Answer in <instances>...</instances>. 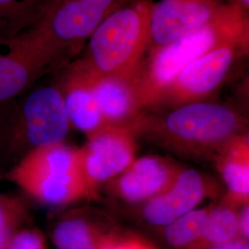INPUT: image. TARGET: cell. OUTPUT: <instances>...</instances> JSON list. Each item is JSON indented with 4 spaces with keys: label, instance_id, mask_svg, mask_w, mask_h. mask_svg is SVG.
<instances>
[{
    "label": "cell",
    "instance_id": "6da1fadb",
    "mask_svg": "<svg viewBox=\"0 0 249 249\" xmlns=\"http://www.w3.org/2000/svg\"><path fill=\"white\" fill-rule=\"evenodd\" d=\"M151 6L147 1L134 2L108 15L89 37L81 65L100 76L137 81L149 45Z\"/></svg>",
    "mask_w": 249,
    "mask_h": 249
},
{
    "label": "cell",
    "instance_id": "7a4b0ae2",
    "mask_svg": "<svg viewBox=\"0 0 249 249\" xmlns=\"http://www.w3.org/2000/svg\"><path fill=\"white\" fill-rule=\"evenodd\" d=\"M8 178L44 204L63 206L93 196L81 174L79 149L64 142L29 151Z\"/></svg>",
    "mask_w": 249,
    "mask_h": 249
},
{
    "label": "cell",
    "instance_id": "3957f363",
    "mask_svg": "<svg viewBox=\"0 0 249 249\" xmlns=\"http://www.w3.org/2000/svg\"><path fill=\"white\" fill-rule=\"evenodd\" d=\"M240 9H223L209 24L180 37L174 43L156 50L148 70L140 75L137 89L142 107L156 103L160 93L188 64L216 45L232 38L246 36Z\"/></svg>",
    "mask_w": 249,
    "mask_h": 249
},
{
    "label": "cell",
    "instance_id": "277c9868",
    "mask_svg": "<svg viewBox=\"0 0 249 249\" xmlns=\"http://www.w3.org/2000/svg\"><path fill=\"white\" fill-rule=\"evenodd\" d=\"M244 125V119L230 107L202 102L179 106L151 126L132 124L136 133L153 128V133L172 147L215 153L240 135Z\"/></svg>",
    "mask_w": 249,
    "mask_h": 249
},
{
    "label": "cell",
    "instance_id": "5b68a950",
    "mask_svg": "<svg viewBox=\"0 0 249 249\" xmlns=\"http://www.w3.org/2000/svg\"><path fill=\"white\" fill-rule=\"evenodd\" d=\"M123 0H50L30 32L56 57L75 51Z\"/></svg>",
    "mask_w": 249,
    "mask_h": 249
},
{
    "label": "cell",
    "instance_id": "8992f818",
    "mask_svg": "<svg viewBox=\"0 0 249 249\" xmlns=\"http://www.w3.org/2000/svg\"><path fill=\"white\" fill-rule=\"evenodd\" d=\"M71 125L60 89L41 87L23 101L12 134V144L25 148L28 153L36 148L63 143Z\"/></svg>",
    "mask_w": 249,
    "mask_h": 249
},
{
    "label": "cell",
    "instance_id": "52a82bcc",
    "mask_svg": "<svg viewBox=\"0 0 249 249\" xmlns=\"http://www.w3.org/2000/svg\"><path fill=\"white\" fill-rule=\"evenodd\" d=\"M79 149L81 174L90 193L126 169L137 152L136 131L131 124H107Z\"/></svg>",
    "mask_w": 249,
    "mask_h": 249
},
{
    "label": "cell",
    "instance_id": "ba28073f",
    "mask_svg": "<svg viewBox=\"0 0 249 249\" xmlns=\"http://www.w3.org/2000/svg\"><path fill=\"white\" fill-rule=\"evenodd\" d=\"M248 36L227 40L188 64L163 89L158 100L172 105L197 102L217 89L230 71ZM157 100V101H158Z\"/></svg>",
    "mask_w": 249,
    "mask_h": 249
},
{
    "label": "cell",
    "instance_id": "9c48e42d",
    "mask_svg": "<svg viewBox=\"0 0 249 249\" xmlns=\"http://www.w3.org/2000/svg\"><path fill=\"white\" fill-rule=\"evenodd\" d=\"M56 61L30 31L0 41V103L22 93Z\"/></svg>",
    "mask_w": 249,
    "mask_h": 249
},
{
    "label": "cell",
    "instance_id": "30bf717a",
    "mask_svg": "<svg viewBox=\"0 0 249 249\" xmlns=\"http://www.w3.org/2000/svg\"><path fill=\"white\" fill-rule=\"evenodd\" d=\"M213 0H160L151 6L149 45L156 50L212 22L223 11Z\"/></svg>",
    "mask_w": 249,
    "mask_h": 249
},
{
    "label": "cell",
    "instance_id": "8fae6325",
    "mask_svg": "<svg viewBox=\"0 0 249 249\" xmlns=\"http://www.w3.org/2000/svg\"><path fill=\"white\" fill-rule=\"evenodd\" d=\"M214 192V186L194 169L181 170L164 192L147 201L143 216L148 223L167 226L182 215L195 210Z\"/></svg>",
    "mask_w": 249,
    "mask_h": 249
},
{
    "label": "cell",
    "instance_id": "7c38bea8",
    "mask_svg": "<svg viewBox=\"0 0 249 249\" xmlns=\"http://www.w3.org/2000/svg\"><path fill=\"white\" fill-rule=\"evenodd\" d=\"M181 169L158 156H145L116 177L113 192L128 202L149 201L164 192L174 183Z\"/></svg>",
    "mask_w": 249,
    "mask_h": 249
},
{
    "label": "cell",
    "instance_id": "4fadbf2b",
    "mask_svg": "<svg viewBox=\"0 0 249 249\" xmlns=\"http://www.w3.org/2000/svg\"><path fill=\"white\" fill-rule=\"evenodd\" d=\"M73 68L89 85L107 124H129L138 118V112L142 107L136 80L100 76L89 71L80 61Z\"/></svg>",
    "mask_w": 249,
    "mask_h": 249
},
{
    "label": "cell",
    "instance_id": "5bb4252c",
    "mask_svg": "<svg viewBox=\"0 0 249 249\" xmlns=\"http://www.w3.org/2000/svg\"><path fill=\"white\" fill-rule=\"evenodd\" d=\"M216 166L228 189V204H248L249 199V142L238 135L216 153Z\"/></svg>",
    "mask_w": 249,
    "mask_h": 249
},
{
    "label": "cell",
    "instance_id": "9a60e30c",
    "mask_svg": "<svg viewBox=\"0 0 249 249\" xmlns=\"http://www.w3.org/2000/svg\"><path fill=\"white\" fill-rule=\"evenodd\" d=\"M59 89L71 124L85 134L87 138L108 124L101 115L89 85L73 66Z\"/></svg>",
    "mask_w": 249,
    "mask_h": 249
},
{
    "label": "cell",
    "instance_id": "2e32d148",
    "mask_svg": "<svg viewBox=\"0 0 249 249\" xmlns=\"http://www.w3.org/2000/svg\"><path fill=\"white\" fill-rule=\"evenodd\" d=\"M50 0H0V41L23 35L39 21Z\"/></svg>",
    "mask_w": 249,
    "mask_h": 249
},
{
    "label": "cell",
    "instance_id": "e0dca14e",
    "mask_svg": "<svg viewBox=\"0 0 249 249\" xmlns=\"http://www.w3.org/2000/svg\"><path fill=\"white\" fill-rule=\"evenodd\" d=\"M53 241L57 249H100L103 242L92 226L80 218H70L57 223Z\"/></svg>",
    "mask_w": 249,
    "mask_h": 249
},
{
    "label": "cell",
    "instance_id": "ac0fdd59",
    "mask_svg": "<svg viewBox=\"0 0 249 249\" xmlns=\"http://www.w3.org/2000/svg\"><path fill=\"white\" fill-rule=\"evenodd\" d=\"M213 206L193 210L165 226L164 237L175 248H185L200 240Z\"/></svg>",
    "mask_w": 249,
    "mask_h": 249
},
{
    "label": "cell",
    "instance_id": "d6986e66",
    "mask_svg": "<svg viewBox=\"0 0 249 249\" xmlns=\"http://www.w3.org/2000/svg\"><path fill=\"white\" fill-rule=\"evenodd\" d=\"M238 232V214L234 211V206L225 202L218 207H212L199 241L214 247L234 240Z\"/></svg>",
    "mask_w": 249,
    "mask_h": 249
},
{
    "label": "cell",
    "instance_id": "ffe728a7",
    "mask_svg": "<svg viewBox=\"0 0 249 249\" xmlns=\"http://www.w3.org/2000/svg\"><path fill=\"white\" fill-rule=\"evenodd\" d=\"M25 205L18 196L0 195V233L14 229L25 215Z\"/></svg>",
    "mask_w": 249,
    "mask_h": 249
},
{
    "label": "cell",
    "instance_id": "44dd1931",
    "mask_svg": "<svg viewBox=\"0 0 249 249\" xmlns=\"http://www.w3.org/2000/svg\"><path fill=\"white\" fill-rule=\"evenodd\" d=\"M5 249H45V237L37 230H23L13 234Z\"/></svg>",
    "mask_w": 249,
    "mask_h": 249
},
{
    "label": "cell",
    "instance_id": "7402d4cb",
    "mask_svg": "<svg viewBox=\"0 0 249 249\" xmlns=\"http://www.w3.org/2000/svg\"><path fill=\"white\" fill-rule=\"evenodd\" d=\"M100 249H153L150 245L137 239L103 240Z\"/></svg>",
    "mask_w": 249,
    "mask_h": 249
},
{
    "label": "cell",
    "instance_id": "603a6c76",
    "mask_svg": "<svg viewBox=\"0 0 249 249\" xmlns=\"http://www.w3.org/2000/svg\"><path fill=\"white\" fill-rule=\"evenodd\" d=\"M239 231L245 238H249V205H245L240 215H238Z\"/></svg>",
    "mask_w": 249,
    "mask_h": 249
},
{
    "label": "cell",
    "instance_id": "cb8c5ba5",
    "mask_svg": "<svg viewBox=\"0 0 249 249\" xmlns=\"http://www.w3.org/2000/svg\"><path fill=\"white\" fill-rule=\"evenodd\" d=\"M212 249H249L248 243L243 240H232L225 244L214 246Z\"/></svg>",
    "mask_w": 249,
    "mask_h": 249
},
{
    "label": "cell",
    "instance_id": "d4e9b609",
    "mask_svg": "<svg viewBox=\"0 0 249 249\" xmlns=\"http://www.w3.org/2000/svg\"><path fill=\"white\" fill-rule=\"evenodd\" d=\"M13 230L14 229H11L0 233V249H6L7 245L9 244L11 237L13 236Z\"/></svg>",
    "mask_w": 249,
    "mask_h": 249
},
{
    "label": "cell",
    "instance_id": "484cf974",
    "mask_svg": "<svg viewBox=\"0 0 249 249\" xmlns=\"http://www.w3.org/2000/svg\"><path fill=\"white\" fill-rule=\"evenodd\" d=\"M237 1H238V6H237L238 9L239 7H242L244 9H249V0H237Z\"/></svg>",
    "mask_w": 249,
    "mask_h": 249
}]
</instances>
